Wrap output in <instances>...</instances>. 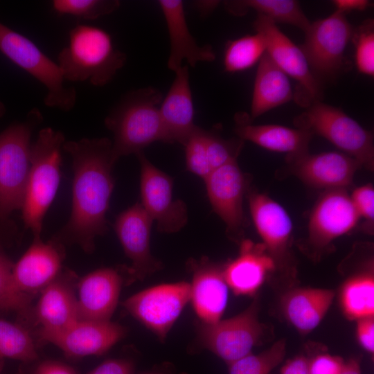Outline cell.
I'll return each instance as SVG.
<instances>
[{"instance_id": "6da1fadb", "label": "cell", "mask_w": 374, "mask_h": 374, "mask_svg": "<svg viewBox=\"0 0 374 374\" xmlns=\"http://www.w3.org/2000/svg\"><path fill=\"white\" fill-rule=\"evenodd\" d=\"M62 149L72 159V207L68 222L52 239L62 244L79 245L91 253L95 238L108 230L106 214L114 187L116 163L112 142L107 138L65 141Z\"/></svg>"}, {"instance_id": "7a4b0ae2", "label": "cell", "mask_w": 374, "mask_h": 374, "mask_svg": "<svg viewBox=\"0 0 374 374\" xmlns=\"http://www.w3.org/2000/svg\"><path fill=\"white\" fill-rule=\"evenodd\" d=\"M162 100L158 89L140 88L126 93L106 116L105 125L114 135L115 163L121 157L142 152L152 143H168L159 113Z\"/></svg>"}, {"instance_id": "3957f363", "label": "cell", "mask_w": 374, "mask_h": 374, "mask_svg": "<svg viewBox=\"0 0 374 374\" xmlns=\"http://www.w3.org/2000/svg\"><path fill=\"white\" fill-rule=\"evenodd\" d=\"M57 57V64L65 80H88L96 87L109 83L127 59L125 53L114 47L107 31L86 24L78 25L71 30L69 44Z\"/></svg>"}, {"instance_id": "277c9868", "label": "cell", "mask_w": 374, "mask_h": 374, "mask_svg": "<svg viewBox=\"0 0 374 374\" xmlns=\"http://www.w3.org/2000/svg\"><path fill=\"white\" fill-rule=\"evenodd\" d=\"M42 120L35 108L26 121L10 125L0 133V238L14 234L10 215L21 209L30 169V138Z\"/></svg>"}, {"instance_id": "5b68a950", "label": "cell", "mask_w": 374, "mask_h": 374, "mask_svg": "<svg viewBox=\"0 0 374 374\" xmlns=\"http://www.w3.org/2000/svg\"><path fill=\"white\" fill-rule=\"evenodd\" d=\"M64 142L60 131L45 127L30 146V169L21 210L24 227L30 230L33 239L41 238L44 217L59 188Z\"/></svg>"}, {"instance_id": "8992f818", "label": "cell", "mask_w": 374, "mask_h": 374, "mask_svg": "<svg viewBox=\"0 0 374 374\" xmlns=\"http://www.w3.org/2000/svg\"><path fill=\"white\" fill-rule=\"evenodd\" d=\"M297 128L319 134L344 153L355 159L362 166L374 168L373 136L355 120L338 107L317 101L296 117Z\"/></svg>"}, {"instance_id": "52a82bcc", "label": "cell", "mask_w": 374, "mask_h": 374, "mask_svg": "<svg viewBox=\"0 0 374 374\" xmlns=\"http://www.w3.org/2000/svg\"><path fill=\"white\" fill-rule=\"evenodd\" d=\"M0 51L14 64L40 82L46 89L44 104L68 112L76 103L73 87L65 80L57 63L45 55L30 39L0 23Z\"/></svg>"}, {"instance_id": "ba28073f", "label": "cell", "mask_w": 374, "mask_h": 374, "mask_svg": "<svg viewBox=\"0 0 374 374\" xmlns=\"http://www.w3.org/2000/svg\"><path fill=\"white\" fill-rule=\"evenodd\" d=\"M353 31L345 15L337 11L310 23L300 47L312 73L320 83L342 70L344 52Z\"/></svg>"}, {"instance_id": "9c48e42d", "label": "cell", "mask_w": 374, "mask_h": 374, "mask_svg": "<svg viewBox=\"0 0 374 374\" xmlns=\"http://www.w3.org/2000/svg\"><path fill=\"white\" fill-rule=\"evenodd\" d=\"M256 298L241 313L213 323L199 322L197 333L199 344L227 364L251 353L263 335L259 321Z\"/></svg>"}, {"instance_id": "30bf717a", "label": "cell", "mask_w": 374, "mask_h": 374, "mask_svg": "<svg viewBox=\"0 0 374 374\" xmlns=\"http://www.w3.org/2000/svg\"><path fill=\"white\" fill-rule=\"evenodd\" d=\"M190 298V283L179 281L146 288L127 298L123 305L163 341Z\"/></svg>"}, {"instance_id": "8fae6325", "label": "cell", "mask_w": 374, "mask_h": 374, "mask_svg": "<svg viewBox=\"0 0 374 374\" xmlns=\"http://www.w3.org/2000/svg\"><path fill=\"white\" fill-rule=\"evenodd\" d=\"M253 27L264 37L266 52L274 62L298 84L294 98L300 105L308 107L321 101V84L314 78L301 47L296 46L267 17L258 15Z\"/></svg>"}, {"instance_id": "7c38bea8", "label": "cell", "mask_w": 374, "mask_h": 374, "mask_svg": "<svg viewBox=\"0 0 374 374\" xmlns=\"http://www.w3.org/2000/svg\"><path fill=\"white\" fill-rule=\"evenodd\" d=\"M136 155L141 165V205L157 222L159 231L171 233L180 231L187 223L188 212L183 201L173 199L172 179L155 167L143 151Z\"/></svg>"}, {"instance_id": "4fadbf2b", "label": "cell", "mask_w": 374, "mask_h": 374, "mask_svg": "<svg viewBox=\"0 0 374 374\" xmlns=\"http://www.w3.org/2000/svg\"><path fill=\"white\" fill-rule=\"evenodd\" d=\"M78 280L74 271L65 269L39 293L33 307L32 318L39 326L38 335L43 341L66 330L78 320Z\"/></svg>"}, {"instance_id": "5bb4252c", "label": "cell", "mask_w": 374, "mask_h": 374, "mask_svg": "<svg viewBox=\"0 0 374 374\" xmlns=\"http://www.w3.org/2000/svg\"><path fill=\"white\" fill-rule=\"evenodd\" d=\"M152 222L141 202L121 212L114 222L115 233L125 256L131 261V266L127 269L129 284L136 280H142L162 268L161 262L150 252Z\"/></svg>"}, {"instance_id": "9a60e30c", "label": "cell", "mask_w": 374, "mask_h": 374, "mask_svg": "<svg viewBox=\"0 0 374 374\" xmlns=\"http://www.w3.org/2000/svg\"><path fill=\"white\" fill-rule=\"evenodd\" d=\"M360 217L346 189L326 190L313 207L308 223V244L321 250L348 233Z\"/></svg>"}, {"instance_id": "2e32d148", "label": "cell", "mask_w": 374, "mask_h": 374, "mask_svg": "<svg viewBox=\"0 0 374 374\" xmlns=\"http://www.w3.org/2000/svg\"><path fill=\"white\" fill-rule=\"evenodd\" d=\"M248 199L254 226L276 269L290 267L293 224L289 214L283 206L264 193L252 191Z\"/></svg>"}, {"instance_id": "e0dca14e", "label": "cell", "mask_w": 374, "mask_h": 374, "mask_svg": "<svg viewBox=\"0 0 374 374\" xmlns=\"http://www.w3.org/2000/svg\"><path fill=\"white\" fill-rule=\"evenodd\" d=\"M204 182L213 210L226 224L229 235L236 237L244 226L242 203L247 185L237 161L213 170Z\"/></svg>"}, {"instance_id": "ac0fdd59", "label": "cell", "mask_w": 374, "mask_h": 374, "mask_svg": "<svg viewBox=\"0 0 374 374\" xmlns=\"http://www.w3.org/2000/svg\"><path fill=\"white\" fill-rule=\"evenodd\" d=\"M64 244L51 239H33L28 249L14 263L12 275L18 289L33 296L40 293L62 272Z\"/></svg>"}, {"instance_id": "d6986e66", "label": "cell", "mask_w": 374, "mask_h": 374, "mask_svg": "<svg viewBox=\"0 0 374 374\" xmlns=\"http://www.w3.org/2000/svg\"><path fill=\"white\" fill-rule=\"evenodd\" d=\"M288 161L294 174L305 184L326 190L351 186L356 170L362 167L353 157L334 151L307 153Z\"/></svg>"}, {"instance_id": "ffe728a7", "label": "cell", "mask_w": 374, "mask_h": 374, "mask_svg": "<svg viewBox=\"0 0 374 374\" xmlns=\"http://www.w3.org/2000/svg\"><path fill=\"white\" fill-rule=\"evenodd\" d=\"M123 279L112 267L96 269L78 280V320L110 321L118 305Z\"/></svg>"}, {"instance_id": "44dd1931", "label": "cell", "mask_w": 374, "mask_h": 374, "mask_svg": "<svg viewBox=\"0 0 374 374\" xmlns=\"http://www.w3.org/2000/svg\"><path fill=\"white\" fill-rule=\"evenodd\" d=\"M126 329L111 321L78 320L71 327L48 338L68 357L101 355L125 337Z\"/></svg>"}, {"instance_id": "7402d4cb", "label": "cell", "mask_w": 374, "mask_h": 374, "mask_svg": "<svg viewBox=\"0 0 374 374\" xmlns=\"http://www.w3.org/2000/svg\"><path fill=\"white\" fill-rule=\"evenodd\" d=\"M188 265L193 273L190 301L196 314L204 323L220 321L228 301L223 267L205 258L191 260Z\"/></svg>"}, {"instance_id": "603a6c76", "label": "cell", "mask_w": 374, "mask_h": 374, "mask_svg": "<svg viewBox=\"0 0 374 374\" xmlns=\"http://www.w3.org/2000/svg\"><path fill=\"white\" fill-rule=\"evenodd\" d=\"M169 36L170 53L168 68L175 72L186 61L195 67L198 62H212L215 54L209 44L199 45L191 34L185 16L184 3L181 0H159Z\"/></svg>"}, {"instance_id": "cb8c5ba5", "label": "cell", "mask_w": 374, "mask_h": 374, "mask_svg": "<svg viewBox=\"0 0 374 374\" xmlns=\"http://www.w3.org/2000/svg\"><path fill=\"white\" fill-rule=\"evenodd\" d=\"M175 77L159 107L168 143L184 145L197 125L187 64L175 72Z\"/></svg>"}, {"instance_id": "d4e9b609", "label": "cell", "mask_w": 374, "mask_h": 374, "mask_svg": "<svg viewBox=\"0 0 374 374\" xmlns=\"http://www.w3.org/2000/svg\"><path fill=\"white\" fill-rule=\"evenodd\" d=\"M235 132L242 141H251L265 149L286 153L288 160L308 153L313 134L301 128L280 125H252L244 113L235 115Z\"/></svg>"}, {"instance_id": "484cf974", "label": "cell", "mask_w": 374, "mask_h": 374, "mask_svg": "<svg viewBox=\"0 0 374 374\" xmlns=\"http://www.w3.org/2000/svg\"><path fill=\"white\" fill-rule=\"evenodd\" d=\"M275 269V262L262 243L244 240L239 255L223 267V274L235 294L250 296L260 288L268 273Z\"/></svg>"}, {"instance_id": "4316f807", "label": "cell", "mask_w": 374, "mask_h": 374, "mask_svg": "<svg viewBox=\"0 0 374 374\" xmlns=\"http://www.w3.org/2000/svg\"><path fill=\"white\" fill-rule=\"evenodd\" d=\"M334 296V291L329 289H292L282 297L283 312L300 333L308 334L322 321Z\"/></svg>"}, {"instance_id": "83f0119b", "label": "cell", "mask_w": 374, "mask_h": 374, "mask_svg": "<svg viewBox=\"0 0 374 374\" xmlns=\"http://www.w3.org/2000/svg\"><path fill=\"white\" fill-rule=\"evenodd\" d=\"M254 80L251 118H255L294 98L288 75L265 52L258 62Z\"/></svg>"}, {"instance_id": "f1b7e54d", "label": "cell", "mask_w": 374, "mask_h": 374, "mask_svg": "<svg viewBox=\"0 0 374 374\" xmlns=\"http://www.w3.org/2000/svg\"><path fill=\"white\" fill-rule=\"evenodd\" d=\"M226 9L232 15L240 16L249 10H256L273 21L288 24L302 30L304 33L310 22L295 0H238L227 1L224 3Z\"/></svg>"}, {"instance_id": "f546056e", "label": "cell", "mask_w": 374, "mask_h": 374, "mask_svg": "<svg viewBox=\"0 0 374 374\" xmlns=\"http://www.w3.org/2000/svg\"><path fill=\"white\" fill-rule=\"evenodd\" d=\"M344 315L350 320L373 317L374 279L373 274L362 272L348 278L340 292Z\"/></svg>"}, {"instance_id": "4dcf8cb0", "label": "cell", "mask_w": 374, "mask_h": 374, "mask_svg": "<svg viewBox=\"0 0 374 374\" xmlns=\"http://www.w3.org/2000/svg\"><path fill=\"white\" fill-rule=\"evenodd\" d=\"M13 265L0 246V312L15 313L22 324L32 318L33 305L32 297L21 292L15 283Z\"/></svg>"}, {"instance_id": "1f68e13d", "label": "cell", "mask_w": 374, "mask_h": 374, "mask_svg": "<svg viewBox=\"0 0 374 374\" xmlns=\"http://www.w3.org/2000/svg\"><path fill=\"white\" fill-rule=\"evenodd\" d=\"M0 357L24 363L37 359L35 343L26 326L0 319Z\"/></svg>"}, {"instance_id": "d6a6232c", "label": "cell", "mask_w": 374, "mask_h": 374, "mask_svg": "<svg viewBox=\"0 0 374 374\" xmlns=\"http://www.w3.org/2000/svg\"><path fill=\"white\" fill-rule=\"evenodd\" d=\"M266 52L262 35L257 33L229 41L224 54V70L235 73L251 68Z\"/></svg>"}, {"instance_id": "836d02e7", "label": "cell", "mask_w": 374, "mask_h": 374, "mask_svg": "<svg viewBox=\"0 0 374 374\" xmlns=\"http://www.w3.org/2000/svg\"><path fill=\"white\" fill-rule=\"evenodd\" d=\"M285 351V339L278 340L258 354L251 353L229 364V374H269L281 363Z\"/></svg>"}, {"instance_id": "e575fe53", "label": "cell", "mask_w": 374, "mask_h": 374, "mask_svg": "<svg viewBox=\"0 0 374 374\" xmlns=\"http://www.w3.org/2000/svg\"><path fill=\"white\" fill-rule=\"evenodd\" d=\"M118 0H54L53 10L59 14L95 19L109 15L120 6Z\"/></svg>"}, {"instance_id": "d590c367", "label": "cell", "mask_w": 374, "mask_h": 374, "mask_svg": "<svg viewBox=\"0 0 374 374\" xmlns=\"http://www.w3.org/2000/svg\"><path fill=\"white\" fill-rule=\"evenodd\" d=\"M207 130L197 127L185 144L186 168L204 180L213 171L206 150Z\"/></svg>"}, {"instance_id": "8d00e7d4", "label": "cell", "mask_w": 374, "mask_h": 374, "mask_svg": "<svg viewBox=\"0 0 374 374\" xmlns=\"http://www.w3.org/2000/svg\"><path fill=\"white\" fill-rule=\"evenodd\" d=\"M373 21H365L354 30L352 39L355 45V63L359 72L364 75H374V31Z\"/></svg>"}, {"instance_id": "74e56055", "label": "cell", "mask_w": 374, "mask_h": 374, "mask_svg": "<svg viewBox=\"0 0 374 374\" xmlns=\"http://www.w3.org/2000/svg\"><path fill=\"white\" fill-rule=\"evenodd\" d=\"M243 145L241 139L225 140L215 132L207 130L206 150L213 170L236 160Z\"/></svg>"}, {"instance_id": "f35d334b", "label": "cell", "mask_w": 374, "mask_h": 374, "mask_svg": "<svg viewBox=\"0 0 374 374\" xmlns=\"http://www.w3.org/2000/svg\"><path fill=\"white\" fill-rule=\"evenodd\" d=\"M351 200L360 218L365 220V226L371 231L374 221V189L372 184H366L355 188Z\"/></svg>"}, {"instance_id": "ab89813d", "label": "cell", "mask_w": 374, "mask_h": 374, "mask_svg": "<svg viewBox=\"0 0 374 374\" xmlns=\"http://www.w3.org/2000/svg\"><path fill=\"white\" fill-rule=\"evenodd\" d=\"M344 364V360L338 356L319 354L309 359V374H339Z\"/></svg>"}, {"instance_id": "60d3db41", "label": "cell", "mask_w": 374, "mask_h": 374, "mask_svg": "<svg viewBox=\"0 0 374 374\" xmlns=\"http://www.w3.org/2000/svg\"><path fill=\"white\" fill-rule=\"evenodd\" d=\"M87 374H134V366L127 359H109L98 365Z\"/></svg>"}, {"instance_id": "b9f144b4", "label": "cell", "mask_w": 374, "mask_h": 374, "mask_svg": "<svg viewBox=\"0 0 374 374\" xmlns=\"http://www.w3.org/2000/svg\"><path fill=\"white\" fill-rule=\"evenodd\" d=\"M357 337L359 343L369 353H374V319L373 317L357 321Z\"/></svg>"}, {"instance_id": "7bdbcfd3", "label": "cell", "mask_w": 374, "mask_h": 374, "mask_svg": "<svg viewBox=\"0 0 374 374\" xmlns=\"http://www.w3.org/2000/svg\"><path fill=\"white\" fill-rule=\"evenodd\" d=\"M33 374H78L70 365L56 360H45L36 367Z\"/></svg>"}, {"instance_id": "ee69618b", "label": "cell", "mask_w": 374, "mask_h": 374, "mask_svg": "<svg viewBox=\"0 0 374 374\" xmlns=\"http://www.w3.org/2000/svg\"><path fill=\"white\" fill-rule=\"evenodd\" d=\"M309 359L304 355H299L289 360L282 367L280 374H309Z\"/></svg>"}, {"instance_id": "f6af8a7d", "label": "cell", "mask_w": 374, "mask_h": 374, "mask_svg": "<svg viewBox=\"0 0 374 374\" xmlns=\"http://www.w3.org/2000/svg\"><path fill=\"white\" fill-rule=\"evenodd\" d=\"M333 5L338 12L345 15L354 10H364L371 6L367 0H334Z\"/></svg>"}, {"instance_id": "bcb514c9", "label": "cell", "mask_w": 374, "mask_h": 374, "mask_svg": "<svg viewBox=\"0 0 374 374\" xmlns=\"http://www.w3.org/2000/svg\"><path fill=\"white\" fill-rule=\"evenodd\" d=\"M219 1H198L195 7L204 17L212 12L219 4Z\"/></svg>"}, {"instance_id": "7dc6e473", "label": "cell", "mask_w": 374, "mask_h": 374, "mask_svg": "<svg viewBox=\"0 0 374 374\" xmlns=\"http://www.w3.org/2000/svg\"><path fill=\"white\" fill-rule=\"evenodd\" d=\"M339 374H362L359 360L350 359L344 362V366Z\"/></svg>"}, {"instance_id": "c3c4849f", "label": "cell", "mask_w": 374, "mask_h": 374, "mask_svg": "<svg viewBox=\"0 0 374 374\" xmlns=\"http://www.w3.org/2000/svg\"><path fill=\"white\" fill-rule=\"evenodd\" d=\"M6 112L5 105L0 101V118L3 116Z\"/></svg>"}, {"instance_id": "681fc988", "label": "cell", "mask_w": 374, "mask_h": 374, "mask_svg": "<svg viewBox=\"0 0 374 374\" xmlns=\"http://www.w3.org/2000/svg\"><path fill=\"white\" fill-rule=\"evenodd\" d=\"M3 359L0 357V374H1V369H2V366H3Z\"/></svg>"}, {"instance_id": "f907efd6", "label": "cell", "mask_w": 374, "mask_h": 374, "mask_svg": "<svg viewBox=\"0 0 374 374\" xmlns=\"http://www.w3.org/2000/svg\"><path fill=\"white\" fill-rule=\"evenodd\" d=\"M143 374H162V373H143Z\"/></svg>"}]
</instances>
